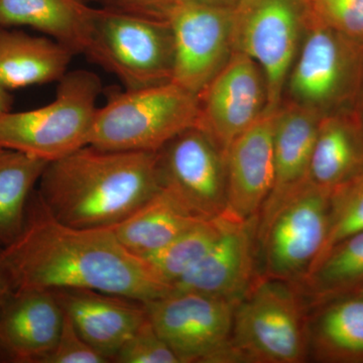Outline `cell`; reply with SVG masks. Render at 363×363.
<instances>
[{
    "label": "cell",
    "instance_id": "cell-3",
    "mask_svg": "<svg viewBox=\"0 0 363 363\" xmlns=\"http://www.w3.org/2000/svg\"><path fill=\"white\" fill-rule=\"evenodd\" d=\"M329 218L330 191L309 179L264 205L257 218L259 276L302 283L323 250Z\"/></svg>",
    "mask_w": 363,
    "mask_h": 363
},
{
    "label": "cell",
    "instance_id": "cell-25",
    "mask_svg": "<svg viewBox=\"0 0 363 363\" xmlns=\"http://www.w3.org/2000/svg\"><path fill=\"white\" fill-rule=\"evenodd\" d=\"M48 162L0 145V247H6L25 225L28 201Z\"/></svg>",
    "mask_w": 363,
    "mask_h": 363
},
{
    "label": "cell",
    "instance_id": "cell-34",
    "mask_svg": "<svg viewBox=\"0 0 363 363\" xmlns=\"http://www.w3.org/2000/svg\"><path fill=\"white\" fill-rule=\"evenodd\" d=\"M203 4H211V6L228 7V9H234L238 4V0H198Z\"/></svg>",
    "mask_w": 363,
    "mask_h": 363
},
{
    "label": "cell",
    "instance_id": "cell-24",
    "mask_svg": "<svg viewBox=\"0 0 363 363\" xmlns=\"http://www.w3.org/2000/svg\"><path fill=\"white\" fill-rule=\"evenodd\" d=\"M297 286L311 308L357 292L363 286V231L333 245Z\"/></svg>",
    "mask_w": 363,
    "mask_h": 363
},
{
    "label": "cell",
    "instance_id": "cell-23",
    "mask_svg": "<svg viewBox=\"0 0 363 363\" xmlns=\"http://www.w3.org/2000/svg\"><path fill=\"white\" fill-rule=\"evenodd\" d=\"M203 220L161 187L133 213L111 228L124 247L145 259Z\"/></svg>",
    "mask_w": 363,
    "mask_h": 363
},
{
    "label": "cell",
    "instance_id": "cell-7",
    "mask_svg": "<svg viewBox=\"0 0 363 363\" xmlns=\"http://www.w3.org/2000/svg\"><path fill=\"white\" fill-rule=\"evenodd\" d=\"M363 90V44L309 20L286 78L291 104L320 116L354 108Z\"/></svg>",
    "mask_w": 363,
    "mask_h": 363
},
{
    "label": "cell",
    "instance_id": "cell-31",
    "mask_svg": "<svg viewBox=\"0 0 363 363\" xmlns=\"http://www.w3.org/2000/svg\"><path fill=\"white\" fill-rule=\"evenodd\" d=\"M104 9L167 21L169 11L181 0H95Z\"/></svg>",
    "mask_w": 363,
    "mask_h": 363
},
{
    "label": "cell",
    "instance_id": "cell-27",
    "mask_svg": "<svg viewBox=\"0 0 363 363\" xmlns=\"http://www.w3.org/2000/svg\"><path fill=\"white\" fill-rule=\"evenodd\" d=\"M362 231L363 172L331 191L328 235L316 262L339 241Z\"/></svg>",
    "mask_w": 363,
    "mask_h": 363
},
{
    "label": "cell",
    "instance_id": "cell-15",
    "mask_svg": "<svg viewBox=\"0 0 363 363\" xmlns=\"http://www.w3.org/2000/svg\"><path fill=\"white\" fill-rule=\"evenodd\" d=\"M278 108L267 107L226 150L225 212L240 220L259 216L274 187L272 136Z\"/></svg>",
    "mask_w": 363,
    "mask_h": 363
},
{
    "label": "cell",
    "instance_id": "cell-37",
    "mask_svg": "<svg viewBox=\"0 0 363 363\" xmlns=\"http://www.w3.org/2000/svg\"><path fill=\"white\" fill-rule=\"evenodd\" d=\"M351 295H362V296H363V286H362V288L358 289L357 292L351 294Z\"/></svg>",
    "mask_w": 363,
    "mask_h": 363
},
{
    "label": "cell",
    "instance_id": "cell-1",
    "mask_svg": "<svg viewBox=\"0 0 363 363\" xmlns=\"http://www.w3.org/2000/svg\"><path fill=\"white\" fill-rule=\"evenodd\" d=\"M14 290L88 289L147 303L173 292L149 262L130 252L112 228H79L52 216L37 189L25 225L0 250Z\"/></svg>",
    "mask_w": 363,
    "mask_h": 363
},
{
    "label": "cell",
    "instance_id": "cell-32",
    "mask_svg": "<svg viewBox=\"0 0 363 363\" xmlns=\"http://www.w3.org/2000/svg\"><path fill=\"white\" fill-rule=\"evenodd\" d=\"M14 291L16 290H14L11 279H9V274H7L6 269L0 262V311L6 305L7 300L11 297Z\"/></svg>",
    "mask_w": 363,
    "mask_h": 363
},
{
    "label": "cell",
    "instance_id": "cell-14",
    "mask_svg": "<svg viewBox=\"0 0 363 363\" xmlns=\"http://www.w3.org/2000/svg\"><path fill=\"white\" fill-rule=\"evenodd\" d=\"M218 240L206 255L173 285L177 292H193L238 302L259 277L257 217L240 220L227 213Z\"/></svg>",
    "mask_w": 363,
    "mask_h": 363
},
{
    "label": "cell",
    "instance_id": "cell-39",
    "mask_svg": "<svg viewBox=\"0 0 363 363\" xmlns=\"http://www.w3.org/2000/svg\"><path fill=\"white\" fill-rule=\"evenodd\" d=\"M2 250V248H1V247H0V250Z\"/></svg>",
    "mask_w": 363,
    "mask_h": 363
},
{
    "label": "cell",
    "instance_id": "cell-28",
    "mask_svg": "<svg viewBox=\"0 0 363 363\" xmlns=\"http://www.w3.org/2000/svg\"><path fill=\"white\" fill-rule=\"evenodd\" d=\"M309 20L363 44V0H307Z\"/></svg>",
    "mask_w": 363,
    "mask_h": 363
},
{
    "label": "cell",
    "instance_id": "cell-35",
    "mask_svg": "<svg viewBox=\"0 0 363 363\" xmlns=\"http://www.w3.org/2000/svg\"><path fill=\"white\" fill-rule=\"evenodd\" d=\"M355 111H357L358 116L363 124V90L360 94L359 99H358L357 105H355Z\"/></svg>",
    "mask_w": 363,
    "mask_h": 363
},
{
    "label": "cell",
    "instance_id": "cell-9",
    "mask_svg": "<svg viewBox=\"0 0 363 363\" xmlns=\"http://www.w3.org/2000/svg\"><path fill=\"white\" fill-rule=\"evenodd\" d=\"M307 23V0H238L234 6V51L247 55L264 72L267 107L278 108L283 102Z\"/></svg>",
    "mask_w": 363,
    "mask_h": 363
},
{
    "label": "cell",
    "instance_id": "cell-29",
    "mask_svg": "<svg viewBox=\"0 0 363 363\" xmlns=\"http://www.w3.org/2000/svg\"><path fill=\"white\" fill-rule=\"evenodd\" d=\"M112 362L181 363L175 352L152 326L149 317L123 344Z\"/></svg>",
    "mask_w": 363,
    "mask_h": 363
},
{
    "label": "cell",
    "instance_id": "cell-13",
    "mask_svg": "<svg viewBox=\"0 0 363 363\" xmlns=\"http://www.w3.org/2000/svg\"><path fill=\"white\" fill-rule=\"evenodd\" d=\"M197 125L225 155L227 149L269 106L264 72L243 52L234 51L225 67L198 94Z\"/></svg>",
    "mask_w": 363,
    "mask_h": 363
},
{
    "label": "cell",
    "instance_id": "cell-26",
    "mask_svg": "<svg viewBox=\"0 0 363 363\" xmlns=\"http://www.w3.org/2000/svg\"><path fill=\"white\" fill-rule=\"evenodd\" d=\"M225 220L224 212L216 218L200 221L145 259L157 276L173 289L174 284L190 271L218 240Z\"/></svg>",
    "mask_w": 363,
    "mask_h": 363
},
{
    "label": "cell",
    "instance_id": "cell-21",
    "mask_svg": "<svg viewBox=\"0 0 363 363\" xmlns=\"http://www.w3.org/2000/svg\"><path fill=\"white\" fill-rule=\"evenodd\" d=\"M94 13L80 0H0V26H30L83 54Z\"/></svg>",
    "mask_w": 363,
    "mask_h": 363
},
{
    "label": "cell",
    "instance_id": "cell-36",
    "mask_svg": "<svg viewBox=\"0 0 363 363\" xmlns=\"http://www.w3.org/2000/svg\"><path fill=\"white\" fill-rule=\"evenodd\" d=\"M1 362H9V360H7L6 353H4L2 348L0 347V363Z\"/></svg>",
    "mask_w": 363,
    "mask_h": 363
},
{
    "label": "cell",
    "instance_id": "cell-5",
    "mask_svg": "<svg viewBox=\"0 0 363 363\" xmlns=\"http://www.w3.org/2000/svg\"><path fill=\"white\" fill-rule=\"evenodd\" d=\"M307 311L297 285L259 274L234 310L231 342L241 362H306L310 353Z\"/></svg>",
    "mask_w": 363,
    "mask_h": 363
},
{
    "label": "cell",
    "instance_id": "cell-11",
    "mask_svg": "<svg viewBox=\"0 0 363 363\" xmlns=\"http://www.w3.org/2000/svg\"><path fill=\"white\" fill-rule=\"evenodd\" d=\"M161 187L204 220L223 214L227 205L225 155L205 131L192 126L157 152Z\"/></svg>",
    "mask_w": 363,
    "mask_h": 363
},
{
    "label": "cell",
    "instance_id": "cell-10",
    "mask_svg": "<svg viewBox=\"0 0 363 363\" xmlns=\"http://www.w3.org/2000/svg\"><path fill=\"white\" fill-rule=\"evenodd\" d=\"M145 304L152 326L181 363L241 362L231 342L235 303L173 291Z\"/></svg>",
    "mask_w": 363,
    "mask_h": 363
},
{
    "label": "cell",
    "instance_id": "cell-22",
    "mask_svg": "<svg viewBox=\"0 0 363 363\" xmlns=\"http://www.w3.org/2000/svg\"><path fill=\"white\" fill-rule=\"evenodd\" d=\"M309 352L320 362L363 363V296L347 295L312 308Z\"/></svg>",
    "mask_w": 363,
    "mask_h": 363
},
{
    "label": "cell",
    "instance_id": "cell-19",
    "mask_svg": "<svg viewBox=\"0 0 363 363\" xmlns=\"http://www.w3.org/2000/svg\"><path fill=\"white\" fill-rule=\"evenodd\" d=\"M363 172V124L355 108L322 117L308 179L331 191Z\"/></svg>",
    "mask_w": 363,
    "mask_h": 363
},
{
    "label": "cell",
    "instance_id": "cell-2",
    "mask_svg": "<svg viewBox=\"0 0 363 363\" xmlns=\"http://www.w3.org/2000/svg\"><path fill=\"white\" fill-rule=\"evenodd\" d=\"M161 189L157 152L85 145L48 162L38 193L52 216L79 228H111Z\"/></svg>",
    "mask_w": 363,
    "mask_h": 363
},
{
    "label": "cell",
    "instance_id": "cell-18",
    "mask_svg": "<svg viewBox=\"0 0 363 363\" xmlns=\"http://www.w3.org/2000/svg\"><path fill=\"white\" fill-rule=\"evenodd\" d=\"M75 56L49 37L0 26V85L7 91L59 82Z\"/></svg>",
    "mask_w": 363,
    "mask_h": 363
},
{
    "label": "cell",
    "instance_id": "cell-30",
    "mask_svg": "<svg viewBox=\"0 0 363 363\" xmlns=\"http://www.w3.org/2000/svg\"><path fill=\"white\" fill-rule=\"evenodd\" d=\"M109 362L81 336L64 313V322L58 341L43 363H106Z\"/></svg>",
    "mask_w": 363,
    "mask_h": 363
},
{
    "label": "cell",
    "instance_id": "cell-12",
    "mask_svg": "<svg viewBox=\"0 0 363 363\" xmlns=\"http://www.w3.org/2000/svg\"><path fill=\"white\" fill-rule=\"evenodd\" d=\"M167 21L174 39L172 82L198 95L233 56V9L181 0Z\"/></svg>",
    "mask_w": 363,
    "mask_h": 363
},
{
    "label": "cell",
    "instance_id": "cell-16",
    "mask_svg": "<svg viewBox=\"0 0 363 363\" xmlns=\"http://www.w3.org/2000/svg\"><path fill=\"white\" fill-rule=\"evenodd\" d=\"M83 338L109 362L147 318L145 304L88 289L51 290Z\"/></svg>",
    "mask_w": 363,
    "mask_h": 363
},
{
    "label": "cell",
    "instance_id": "cell-17",
    "mask_svg": "<svg viewBox=\"0 0 363 363\" xmlns=\"http://www.w3.org/2000/svg\"><path fill=\"white\" fill-rule=\"evenodd\" d=\"M64 311L51 290H16L0 311V347L11 363H43L58 341Z\"/></svg>",
    "mask_w": 363,
    "mask_h": 363
},
{
    "label": "cell",
    "instance_id": "cell-8",
    "mask_svg": "<svg viewBox=\"0 0 363 363\" xmlns=\"http://www.w3.org/2000/svg\"><path fill=\"white\" fill-rule=\"evenodd\" d=\"M83 54L113 74L126 90L173 77L174 39L168 21L95 9Z\"/></svg>",
    "mask_w": 363,
    "mask_h": 363
},
{
    "label": "cell",
    "instance_id": "cell-20",
    "mask_svg": "<svg viewBox=\"0 0 363 363\" xmlns=\"http://www.w3.org/2000/svg\"><path fill=\"white\" fill-rule=\"evenodd\" d=\"M321 118L316 112L291 102H281L279 105L272 136L274 187L266 204L276 201L291 189L307 180Z\"/></svg>",
    "mask_w": 363,
    "mask_h": 363
},
{
    "label": "cell",
    "instance_id": "cell-33",
    "mask_svg": "<svg viewBox=\"0 0 363 363\" xmlns=\"http://www.w3.org/2000/svg\"><path fill=\"white\" fill-rule=\"evenodd\" d=\"M11 105H13V96L11 92L0 85V113L11 111Z\"/></svg>",
    "mask_w": 363,
    "mask_h": 363
},
{
    "label": "cell",
    "instance_id": "cell-6",
    "mask_svg": "<svg viewBox=\"0 0 363 363\" xmlns=\"http://www.w3.org/2000/svg\"><path fill=\"white\" fill-rule=\"evenodd\" d=\"M101 82L86 70L67 72L51 104L0 113V145L52 162L88 145Z\"/></svg>",
    "mask_w": 363,
    "mask_h": 363
},
{
    "label": "cell",
    "instance_id": "cell-38",
    "mask_svg": "<svg viewBox=\"0 0 363 363\" xmlns=\"http://www.w3.org/2000/svg\"><path fill=\"white\" fill-rule=\"evenodd\" d=\"M80 1L85 2V4H88V2L91 1V0H80Z\"/></svg>",
    "mask_w": 363,
    "mask_h": 363
},
{
    "label": "cell",
    "instance_id": "cell-4",
    "mask_svg": "<svg viewBox=\"0 0 363 363\" xmlns=\"http://www.w3.org/2000/svg\"><path fill=\"white\" fill-rule=\"evenodd\" d=\"M198 95L169 81L113 92L98 107L88 145L116 152H157L197 125Z\"/></svg>",
    "mask_w": 363,
    "mask_h": 363
}]
</instances>
